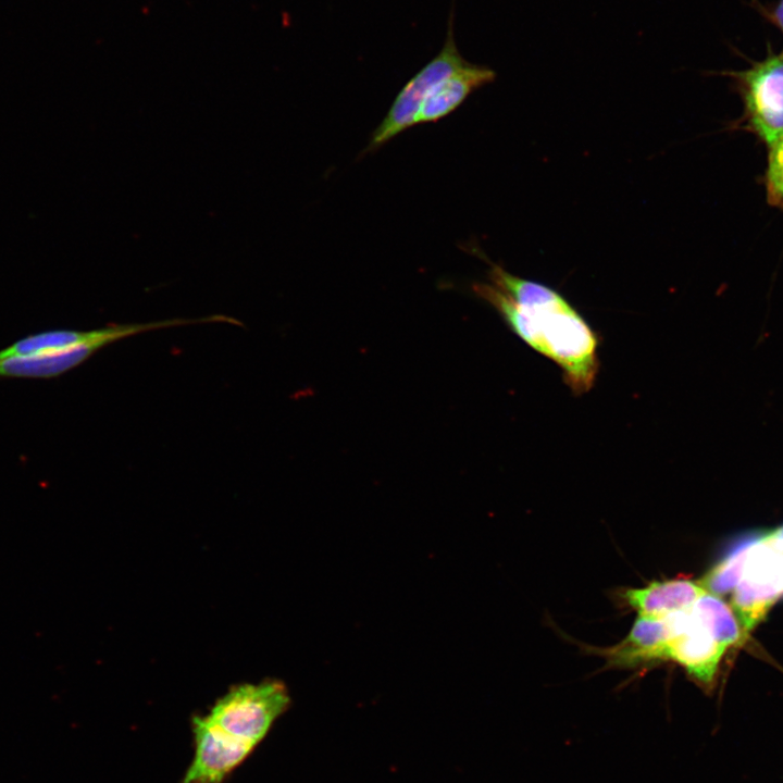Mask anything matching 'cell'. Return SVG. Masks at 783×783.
<instances>
[{
	"label": "cell",
	"instance_id": "obj_6",
	"mask_svg": "<svg viewBox=\"0 0 783 783\" xmlns=\"http://www.w3.org/2000/svg\"><path fill=\"white\" fill-rule=\"evenodd\" d=\"M741 80L749 122L771 145L783 136V53L770 54Z\"/></svg>",
	"mask_w": 783,
	"mask_h": 783
},
{
	"label": "cell",
	"instance_id": "obj_8",
	"mask_svg": "<svg viewBox=\"0 0 783 783\" xmlns=\"http://www.w3.org/2000/svg\"><path fill=\"white\" fill-rule=\"evenodd\" d=\"M673 627L670 614L663 618L639 617L629 635L619 644L601 650L610 666L633 668L667 660L666 650Z\"/></svg>",
	"mask_w": 783,
	"mask_h": 783
},
{
	"label": "cell",
	"instance_id": "obj_13",
	"mask_svg": "<svg viewBox=\"0 0 783 783\" xmlns=\"http://www.w3.org/2000/svg\"><path fill=\"white\" fill-rule=\"evenodd\" d=\"M766 188L768 200L783 207V136L770 145Z\"/></svg>",
	"mask_w": 783,
	"mask_h": 783
},
{
	"label": "cell",
	"instance_id": "obj_11",
	"mask_svg": "<svg viewBox=\"0 0 783 783\" xmlns=\"http://www.w3.org/2000/svg\"><path fill=\"white\" fill-rule=\"evenodd\" d=\"M692 611L725 649L739 644L745 636L732 607L719 596L706 592L692 606Z\"/></svg>",
	"mask_w": 783,
	"mask_h": 783
},
{
	"label": "cell",
	"instance_id": "obj_3",
	"mask_svg": "<svg viewBox=\"0 0 783 783\" xmlns=\"http://www.w3.org/2000/svg\"><path fill=\"white\" fill-rule=\"evenodd\" d=\"M455 1L448 16L447 33L439 53L401 88L381 124L374 129L364 150L373 152L414 125L415 116L431 90L448 75L467 64L460 54L453 32Z\"/></svg>",
	"mask_w": 783,
	"mask_h": 783
},
{
	"label": "cell",
	"instance_id": "obj_12",
	"mask_svg": "<svg viewBox=\"0 0 783 783\" xmlns=\"http://www.w3.org/2000/svg\"><path fill=\"white\" fill-rule=\"evenodd\" d=\"M753 537L746 538L713 566L698 583L710 594L722 596L732 593L739 582Z\"/></svg>",
	"mask_w": 783,
	"mask_h": 783
},
{
	"label": "cell",
	"instance_id": "obj_4",
	"mask_svg": "<svg viewBox=\"0 0 783 783\" xmlns=\"http://www.w3.org/2000/svg\"><path fill=\"white\" fill-rule=\"evenodd\" d=\"M195 753L182 783H223L256 749L217 726L208 716L192 719Z\"/></svg>",
	"mask_w": 783,
	"mask_h": 783
},
{
	"label": "cell",
	"instance_id": "obj_9",
	"mask_svg": "<svg viewBox=\"0 0 783 783\" xmlns=\"http://www.w3.org/2000/svg\"><path fill=\"white\" fill-rule=\"evenodd\" d=\"M496 73L484 65L467 62L439 82L427 95L414 125L435 123L452 113L475 90L493 83Z\"/></svg>",
	"mask_w": 783,
	"mask_h": 783
},
{
	"label": "cell",
	"instance_id": "obj_14",
	"mask_svg": "<svg viewBox=\"0 0 783 783\" xmlns=\"http://www.w3.org/2000/svg\"><path fill=\"white\" fill-rule=\"evenodd\" d=\"M772 18L774 24L782 30L783 33V0H780L776 4L773 13Z\"/></svg>",
	"mask_w": 783,
	"mask_h": 783
},
{
	"label": "cell",
	"instance_id": "obj_7",
	"mask_svg": "<svg viewBox=\"0 0 783 783\" xmlns=\"http://www.w3.org/2000/svg\"><path fill=\"white\" fill-rule=\"evenodd\" d=\"M199 323H208V318L172 319L148 323L110 325L103 328L91 331H48L29 335L13 343L12 345L0 350V357L62 351L84 343L101 339L109 340L112 344L123 338L150 331Z\"/></svg>",
	"mask_w": 783,
	"mask_h": 783
},
{
	"label": "cell",
	"instance_id": "obj_2",
	"mask_svg": "<svg viewBox=\"0 0 783 783\" xmlns=\"http://www.w3.org/2000/svg\"><path fill=\"white\" fill-rule=\"evenodd\" d=\"M289 704L287 687L278 680L245 683L219 698L208 717L228 734L257 747Z\"/></svg>",
	"mask_w": 783,
	"mask_h": 783
},
{
	"label": "cell",
	"instance_id": "obj_5",
	"mask_svg": "<svg viewBox=\"0 0 783 783\" xmlns=\"http://www.w3.org/2000/svg\"><path fill=\"white\" fill-rule=\"evenodd\" d=\"M673 632L666 658L684 667L706 692L713 688L718 667L726 650L695 616L692 608L670 613Z\"/></svg>",
	"mask_w": 783,
	"mask_h": 783
},
{
	"label": "cell",
	"instance_id": "obj_1",
	"mask_svg": "<svg viewBox=\"0 0 783 783\" xmlns=\"http://www.w3.org/2000/svg\"><path fill=\"white\" fill-rule=\"evenodd\" d=\"M489 283L472 285L510 330L531 348L552 360L575 395L593 387L598 370L599 338L559 293L490 263Z\"/></svg>",
	"mask_w": 783,
	"mask_h": 783
},
{
	"label": "cell",
	"instance_id": "obj_10",
	"mask_svg": "<svg viewBox=\"0 0 783 783\" xmlns=\"http://www.w3.org/2000/svg\"><path fill=\"white\" fill-rule=\"evenodd\" d=\"M707 591L686 579L655 581L644 587L627 588L622 593L624 601L639 617L663 618L670 613L688 610Z\"/></svg>",
	"mask_w": 783,
	"mask_h": 783
}]
</instances>
